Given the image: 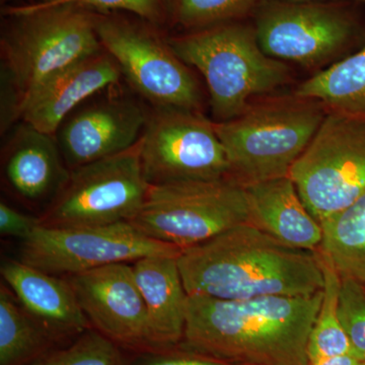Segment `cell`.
I'll return each mask as SVG.
<instances>
[{"instance_id":"6da1fadb","label":"cell","mask_w":365,"mask_h":365,"mask_svg":"<svg viewBox=\"0 0 365 365\" xmlns=\"http://www.w3.org/2000/svg\"><path fill=\"white\" fill-rule=\"evenodd\" d=\"M322 290L225 300L189 295L181 347L234 365H309Z\"/></svg>"},{"instance_id":"7a4b0ae2","label":"cell","mask_w":365,"mask_h":365,"mask_svg":"<svg viewBox=\"0 0 365 365\" xmlns=\"http://www.w3.org/2000/svg\"><path fill=\"white\" fill-rule=\"evenodd\" d=\"M178 265L189 295L225 300L321 292L318 252L285 246L249 222L182 250Z\"/></svg>"},{"instance_id":"3957f363","label":"cell","mask_w":365,"mask_h":365,"mask_svg":"<svg viewBox=\"0 0 365 365\" xmlns=\"http://www.w3.org/2000/svg\"><path fill=\"white\" fill-rule=\"evenodd\" d=\"M175 54L202 74L215 122L241 115L256 96L272 93L289 81V68L262 50L254 26L220 24L170 38Z\"/></svg>"},{"instance_id":"277c9868","label":"cell","mask_w":365,"mask_h":365,"mask_svg":"<svg viewBox=\"0 0 365 365\" xmlns=\"http://www.w3.org/2000/svg\"><path fill=\"white\" fill-rule=\"evenodd\" d=\"M327 108L314 98H269L239 116L215 122L230 177L246 185L288 176L321 126Z\"/></svg>"},{"instance_id":"5b68a950","label":"cell","mask_w":365,"mask_h":365,"mask_svg":"<svg viewBox=\"0 0 365 365\" xmlns=\"http://www.w3.org/2000/svg\"><path fill=\"white\" fill-rule=\"evenodd\" d=\"M1 38V66L26 95L53 74L102 51L97 16L72 4L14 7ZM24 106V105H23Z\"/></svg>"},{"instance_id":"8992f818","label":"cell","mask_w":365,"mask_h":365,"mask_svg":"<svg viewBox=\"0 0 365 365\" xmlns=\"http://www.w3.org/2000/svg\"><path fill=\"white\" fill-rule=\"evenodd\" d=\"M130 222L157 241L190 248L249 222L246 189L230 177L150 186Z\"/></svg>"},{"instance_id":"52a82bcc","label":"cell","mask_w":365,"mask_h":365,"mask_svg":"<svg viewBox=\"0 0 365 365\" xmlns=\"http://www.w3.org/2000/svg\"><path fill=\"white\" fill-rule=\"evenodd\" d=\"M319 223L365 193V114L328 110L289 175Z\"/></svg>"},{"instance_id":"ba28073f","label":"cell","mask_w":365,"mask_h":365,"mask_svg":"<svg viewBox=\"0 0 365 365\" xmlns=\"http://www.w3.org/2000/svg\"><path fill=\"white\" fill-rule=\"evenodd\" d=\"M150 185L143 176L140 140L130 150L71 170L68 179L39 216L42 227H102L131 222Z\"/></svg>"},{"instance_id":"9c48e42d","label":"cell","mask_w":365,"mask_h":365,"mask_svg":"<svg viewBox=\"0 0 365 365\" xmlns=\"http://www.w3.org/2000/svg\"><path fill=\"white\" fill-rule=\"evenodd\" d=\"M140 162L150 186L230 177L215 122L198 110L153 108L140 138Z\"/></svg>"},{"instance_id":"30bf717a","label":"cell","mask_w":365,"mask_h":365,"mask_svg":"<svg viewBox=\"0 0 365 365\" xmlns=\"http://www.w3.org/2000/svg\"><path fill=\"white\" fill-rule=\"evenodd\" d=\"M181 252L148 237L130 222L68 228L40 225L21 242L20 260L47 273L71 276L145 257H178Z\"/></svg>"},{"instance_id":"8fae6325","label":"cell","mask_w":365,"mask_h":365,"mask_svg":"<svg viewBox=\"0 0 365 365\" xmlns=\"http://www.w3.org/2000/svg\"><path fill=\"white\" fill-rule=\"evenodd\" d=\"M96 26L103 49L117 62L132 88L153 108L199 111L198 83L167 41L123 19L97 16Z\"/></svg>"},{"instance_id":"7c38bea8","label":"cell","mask_w":365,"mask_h":365,"mask_svg":"<svg viewBox=\"0 0 365 365\" xmlns=\"http://www.w3.org/2000/svg\"><path fill=\"white\" fill-rule=\"evenodd\" d=\"M254 28L271 58L312 68L338 56L354 32L351 20L336 7L292 0L262 1Z\"/></svg>"},{"instance_id":"4fadbf2b","label":"cell","mask_w":365,"mask_h":365,"mask_svg":"<svg viewBox=\"0 0 365 365\" xmlns=\"http://www.w3.org/2000/svg\"><path fill=\"white\" fill-rule=\"evenodd\" d=\"M66 278L91 328L125 351L155 350L132 265L112 264Z\"/></svg>"},{"instance_id":"5bb4252c","label":"cell","mask_w":365,"mask_h":365,"mask_svg":"<svg viewBox=\"0 0 365 365\" xmlns=\"http://www.w3.org/2000/svg\"><path fill=\"white\" fill-rule=\"evenodd\" d=\"M150 113L133 98H107L74 111L54 134L69 170L130 150Z\"/></svg>"},{"instance_id":"9a60e30c","label":"cell","mask_w":365,"mask_h":365,"mask_svg":"<svg viewBox=\"0 0 365 365\" xmlns=\"http://www.w3.org/2000/svg\"><path fill=\"white\" fill-rule=\"evenodd\" d=\"M121 76L117 62L103 49L53 74L31 91L24 102L21 121L54 135L79 105L117 85Z\"/></svg>"},{"instance_id":"2e32d148","label":"cell","mask_w":365,"mask_h":365,"mask_svg":"<svg viewBox=\"0 0 365 365\" xmlns=\"http://www.w3.org/2000/svg\"><path fill=\"white\" fill-rule=\"evenodd\" d=\"M7 134L1 153L6 184L26 202L49 205L71 175L56 137L24 121Z\"/></svg>"},{"instance_id":"e0dca14e","label":"cell","mask_w":365,"mask_h":365,"mask_svg":"<svg viewBox=\"0 0 365 365\" xmlns=\"http://www.w3.org/2000/svg\"><path fill=\"white\" fill-rule=\"evenodd\" d=\"M0 273L26 313L62 344L91 329L67 278L21 260L2 262Z\"/></svg>"},{"instance_id":"ac0fdd59","label":"cell","mask_w":365,"mask_h":365,"mask_svg":"<svg viewBox=\"0 0 365 365\" xmlns=\"http://www.w3.org/2000/svg\"><path fill=\"white\" fill-rule=\"evenodd\" d=\"M249 223L285 246L318 252L323 241L321 223L299 195L289 176L245 186Z\"/></svg>"},{"instance_id":"d6986e66","label":"cell","mask_w":365,"mask_h":365,"mask_svg":"<svg viewBox=\"0 0 365 365\" xmlns=\"http://www.w3.org/2000/svg\"><path fill=\"white\" fill-rule=\"evenodd\" d=\"M178 257H145L132 264L148 312L155 350L178 347L184 337L188 294Z\"/></svg>"},{"instance_id":"ffe728a7","label":"cell","mask_w":365,"mask_h":365,"mask_svg":"<svg viewBox=\"0 0 365 365\" xmlns=\"http://www.w3.org/2000/svg\"><path fill=\"white\" fill-rule=\"evenodd\" d=\"M294 95L319 101L331 111L365 114V45L300 83Z\"/></svg>"},{"instance_id":"44dd1931","label":"cell","mask_w":365,"mask_h":365,"mask_svg":"<svg viewBox=\"0 0 365 365\" xmlns=\"http://www.w3.org/2000/svg\"><path fill=\"white\" fill-rule=\"evenodd\" d=\"M30 316L6 285L0 288V365H29L63 346Z\"/></svg>"},{"instance_id":"7402d4cb","label":"cell","mask_w":365,"mask_h":365,"mask_svg":"<svg viewBox=\"0 0 365 365\" xmlns=\"http://www.w3.org/2000/svg\"><path fill=\"white\" fill-rule=\"evenodd\" d=\"M321 225L319 253L330 260L341 278L365 285V193Z\"/></svg>"},{"instance_id":"603a6c76","label":"cell","mask_w":365,"mask_h":365,"mask_svg":"<svg viewBox=\"0 0 365 365\" xmlns=\"http://www.w3.org/2000/svg\"><path fill=\"white\" fill-rule=\"evenodd\" d=\"M319 256L324 285L318 314L309 334L307 344L309 360L353 354L349 340L341 325L338 312L342 278L328 258L321 253Z\"/></svg>"},{"instance_id":"cb8c5ba5","label":"cell","mask_w":365,"mask_h":365,"mask_svg":"<svg viewBox=\"0 0 365 365\" xmlns=\"http://www.w3.org/2000/svg\"><path fill=\"white\" fill-rule=\"evenodd\" d=\"M125 359L121 348L91 328L29 365H125Z\"/></svg>"},{"instance_id":"d4e9b609","label":"cell","mask_w":365,"mask_h":365,"mask_svg":"<svg viewBox=\"0 0 365 365\" xmlns=\"http://www.w3.org/2000/svg\"><path fill=\"white\" fill-rule=\"evenodd\" d=\"M259 0H170V16L189 29L230 23L248 14Z\"/></svg>"},{"instance_id":"484cf974","label":"cell","mask_w":365,"mask_h":365,"mask_svg":"<svg viewBox=\"0 0 365 365\" xmlns=\"http://www.w3.org/2000/svg\"><path fill=\"white\" fill-rule=\"evenodd\" d=\"M338 312L353 355L365 361V285L342 278Z\"/></svg>"},{"instance_id":"4316f807","label":"cell","mask_w":365,"mask_h":365,"mask_svg":"<svg viewBox=\"0 0 365 365\" xmlns=\"http://www.w3.org/2000/svg\"><path fill=\"white\" fill-rule=\"evenodd\" d=\"M42 6L72 4L98 11H124L139 16L141 20L160 25L170 16V0H60Z\"/></svg>"},{"instance_id":"83f0119b","label":"cell","mask_w":365,"mask_h":365,"mask_svg":"<svg viewBox=\"0 0 365 365\" xmlns=\"http://www.w3.org/2000/svg\"><path fill=\"white\" fill-rule=\"evenodd\" d=\"M125 365H234L190 351L181 346L169 349L150 350V351L131 353L125 359Z\"/></svg>"},{"instance_id":"f1b7e54d","label":"cell","mask_w":365,"mask_h":365,"mask_svg":"<svg viewBox=\"0 0 365 365\" xmlns=\"http://www.w3.org/2000/svg\"><path fill=\"white\" fill-rule=\"evenodd\" d=\"M24 98L13 79L4 68H0V133L6 135L23 115Z\"/></svg>"},{"instance_id":"f546056e","label":"cell","mask_w":365,"mask_h":365,"mask_svg":"<svg viewBox=\"0 0 365 365\" xmlns=\"http://www.w3.org/2000/svg\"><path fill=\"white\" fill-rule=\"evenodd\" d=\"M40 225V217L21 212L4 201L0 203V234L4 237L23 242Z\"/></svg>"},{"instance_id":"4dcf8cb0","label":"cell","mask_w":365,"mask_h":365,"mask_svg":"<svg viewBox=\"0 0 365 365\" xmlns=\"http://www.w3.org/2000/svg\"><path fill=\"white\" fill-rule=\"evenodd\" d=\"M361 360L353 354L340 356L325 357V359H309V365H359Z\"/></svg>"},{"instance_id":"1f68e13d","label":"cell","mask_w":365,"mask_h":365,"mask_svg":"<svg viewBox=\"0 0 365 365\" xmlns=\"http://www.w3.org/2000/svg\"><path fill=\"white\" fill-rule=\"evenodd\" d=\"M292 1H321V0H292ZM359 1L365 4V0H359Z\"/></svg>"},{"instance_id":"d6a6232c","label":"cell","mask_w":365,"mask_h":365,"mask_svg":"<svg viewBox=\"0 0 365 365\" xmlns=\"http://www.w3.org/2000/svg\"><path fill=\"white\" fill-rule=\"evenodd\" d=\"M60 1V0H50V1L48 2H41V4H53V2H57Z\"/></svg>"},{"instance_id":"836d02e7","label":"cell","mask_w":365,"mask_h":365,"mask_svg":"<svg viewBox=\"0 0 365 365\" xmlns=\"http://www.w3.org/2000/svg\"><path fill=\"white\" fill-rule=\"evenodd\" d=\"M50 1V0H41V2H48Z\"/></svg>"},{"instance_id":"e575fe53","label":"cell","mask_w":365,"mask_h":365,"mask_svg":"<svg viewBox=\"0 0 365 365\" xmlns=\"http://www.w3.org/2000/svg\"><path fill=\"white\" fill-rule=\"evenodd\" d=\"M359 365H365V361H361L360 362V364Z\"/></svg>"},{"instance_id":"d590c367","label":"cell","mask_w":365,"mask_h":365,"mask_svg":"<svg viewBox=\"0 0 365 365\" xmlns=\"http://www.w3.org/2000/svg\"><path fill=\"white\" fill-rule=\"evenodd\" d=\"M2 2H6L7 0H1Z\"/></svg>"}]
</instances>
